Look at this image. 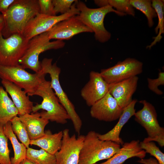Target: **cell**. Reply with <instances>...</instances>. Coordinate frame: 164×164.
Masks as SVG:
<instances>
[{
    "label": "cell",
    "mask_w": 164,
    "mask_h": 164,
    "mask_svg": "<svg viewBox=\"0 0 164 164\" xmlns=\"http://www.w3.org/2000/svg\"><path fill=\"white\" fill-rule=\"evenodd\" d=\"M8 139L4 133L3 126L0 125V164H11Z\"/></svg>",
    "instance_id": "29"
},
{
    "label": "cell",
    "mask_w": 164,
    "mask_h": 164,
    "mask_svg": "<svg viewBox=\"0 0 164 164\" xmlns=\"http://www.w3.org/2000/svg\"><path fill=\"white\" fill-rule=\"evenodd\" d=\"M15 0H0V13L3 14L8 9Z\"/></svg>",
    "instance_id": "34"
},
{
    "label": "cell",
    "mask_w": 164,
    "mask_h": 164,
    "mask_svg": "<svg viewBox=\"0 0 164 164\" xmlns=\"http://www.w3.org/2000/svg\"><path fill=\"white\" fill-rule=\"evenodd\" d=\"M123 111L116 100L108 92L91 108L90 114L93 118L106 122L119 118Z\"/></svg>",
    "instance_id": "14"
},
{
    "label": "cell",
    "mask_w": 164,
    "mask_h": 164,
    "mask_svg": "<svg viewBox=\"0 0 164 164\" xmlns=\"http://www.w3.org/2000/svg\"><path fill=\"white\" fill-rule=\"evenodd\" d=\"M1 83L6 91L10 96L18 112V115L30 114L33 107V102L24 90L8 81L2 80Z\"/></svg>",
    "instance_id": "17"
},
{
    "label": "cell",
    "mask_w": 164,
    "mask_h": 164,
    "mask_svg": "<svg viewBox=\"0 0 164 164\" xmlns=\"http://www.w3.org/2000/svg\"><path fill=\"white\" fill-rule=\"evenodd\" d=\"M108 87L100 73L92 71L89 74V81L81 91V96L87 105L91 107L106 94Z\"/></svg>",
    "instance_id": "15"
},
{
    "label": "cell",
    "mask_w": 164,
    "mask_h": 164,
    "mask_svg": "<svg viewBox=\"0 0 164 164\" xmlns=\"http://www.w3.org/2000/svg\"><path fill=\"white\" fill-rule=\"evenodd\" d=\"M19 117L25 125L31 140L38 139L44 135L45 127L49 121L41 118L39 112H32Z\"/></svg>",
    "instance_id": "20"
},
{
    "label": "cell",
    "mask_w": 164,
    "mask_h": 164,
    "mask_svg": "<svg viewBox=\"0 0 164 164\" xmlns=\"http://www.w3.org/2000/svg\"><path fill=\"white\" fill-rule=\"evenodd\" d=\"M50 40L47 32L30 39L27 48L19 60V64L25 69H30L35 73L40 72L41 69V62L39 59L40 54L47 50L62 48L65 45L63 40L50 41Z\"/></svg>",
    "instance_id": "6"
},
{
    "label": "cell",
    "mask_w": 164,
    "mask_h": 164,
    "mask_svg": "<svg viewBox=\"0 0 164 164\" xmlns=\"http://www.w3.org/2000/svg\"><path fill=\"white\" fill-rule=\"evenodd\" d=\"M137 102V99L133 100L132 101L123 109V112L119 118V120L114 127L108 132L104 134H98L99 138L103 140L110 141L120 145L123 144L124 142L120 137L122 128L125 125L135 113V106Z\"/></svg>",
    "instance_id": "19"
},
{
    "label": "cell",
    "mask_w": 164,
    "mask_h": 164,
    "mask_svg": "<svg viewBox=\"0 0 164 164\" xmlns=\"http://www.w3.org/2000/svg\"><path fill=\"white\" fill-rule=\"evenodd\" d=\"M142 63L133 58H128L114 66L102 69L100 73L108 84L117 83L137 76L142 72Z\"/></svg>",
    "instance_id": "10"
},
{
    "label": "cell",
    "mask_w": 164,
    "mask_h": 164,
    "mask_svg": "<svg viewBox=\"0 0 164 164\" xmlns=\"http://www.w3.org/2000/svg\"><path fill=\"white\" fill-rule=\"evenodd\" d=\"M92 33V30L84 24L77 15L72 16L60 22L47 32L49 38L63 40H68L80 33Z\"/></svg>",
    "instance_id": "13"
},
{
    "label": "cell",
    "mask_w": 164,
    "mask_h": 164,
    "mask_svg": "<svg viewBox=\"0 0 164 164\" xmlns=\"http://www.w3.org/2000/svg\"><path fill=\"white\" fill-rule=\"evenodd\" d=\"M26 158L36 164H56L55 155L42 149L38 150L27 148Z\"/></svg>",
    "instance_id": "25"
},
{
    "label": "cell",
    "mask_w": 164,
    "mask_h": 164,
    "mask_svg": "<svg viewBox=\"0 0 164 164\" xmlns=\"http://www.w3.org/2000/svg\"><path fill=\"white\" fill-rule=\"evenodd\" d=\"M52 58H44L41 62V71L45 74H49L51 78V88L62 105L66 110L70 119L72 121L75 132L79 135L82 123L77 113L74 105L69 100L62 88L59 81L60 68L56 63H52Z\"/></svg>",
    "instance_id": "5"
},
{
    "label": "cell",
    "mask_w": 164,
    "mask_h": 164,
    "mask_svg": "<svg viewBox=\"0 0 164 164\" xmlns=\"http://www.w3.org/2000/svg\"><path fill=\"white\" fill-rule=\"evenodd\" d=\"M152 5L158 17V24L155 29V31L157 35L153 38L154 40L151 44L147 46L146 48L149 49L159 42L162 38V34L164 33V3L161 0H152L151 1Z\"/></svg>",
    "instance_id": "24"
},
{
    "label": "cell",
    "mask_w": 164,
    "mask_h": 164,
    "mask_svg": "<svg viewBox=\"0 0 164 164\" xmlns=\"http://www.w3.org/2000/svg\"><path fill=\"white\" fill-rule=\"evenodd\" d=\"M5 22L2 14L0 13V32H1L4 26Z\"/></svg>",
    "instance_id": "36"
},
{
    "label": "cell",
    "mask_w": 164,
    "mask_h": 164,
    "mask_svg": "<svg viewBox=\"0 0 164 164\" xmlns=\"http://www.w3.org/2000/svg\"><path fill=\"white\" fill-rule=\"evenodd\" d=\"M138 162L143 164H160L156 159L152 158L148 159H142Z\"/></svg>",
    "instance_id": "35"
},
{
    "label": "cell",
    "mask_w": 164,
    "mask_h": 164,
    "mask_svg": "<svg viewBox=\"0 0 164 164\" xmlns=\"http://www.w3.org/2000/svg\"><path fill=\"white\" fill-rule=\"evenodd\" d=\"M94 164H97V163H95Z\"/></svg>",
    "instance_id": "38"
},
{
    "label": "cell",
    "mask_w": 164,
    "mask_h": 164,
    "mask_svg": "<svg viewBox=\"0 0 164 164\" xmlns=\"http://www.w3.org/2000/svg\"><path fill=\"white\" fill-rule=\"evenodd\" d=\"M139 140H132L124 143L122 147L113 156L100 164H122L127 159L133 157L144 158L146 153L140 146Z\"/></svg>",
    "instance_id": "18"
},
{
    "label": "cell",
    "mask_w": 164,
    "mask_h": 164,
    "mask_svg": "<svg viewBox=\"0 0 164 164\" xmlns=\"http://www.w3.org/2000/svg\"><path fill=\"white\" fill-rule=\"evenodd\" d=\"M46 74L41 71L30 73L20 64L7 66L0 65V78L10 82L24 89L29 96H32Z\"/></svg>",
    "instance_id": "7"
},
{
    "label": "cell",
    "mask_w": 164,
    "mask_h": 164,
    "mask_svg": "<svg viewBox=\"0 0 164 164\" xmlns=\"http://www.w3.org/2000/svg\"><path fill=\"white\" fill-rule=\"evenodd\" d=\"M12 130L19 140L27 148L30 145L31 140L26 128L19 116L13 118L10 121Z\"/></svg>",
    "instance_id": "28"
},
{
    "label": "cell",
    "mask_w": 164,
    "mask_h": 164,
    "mask_svg": "<svg viewBox=\"0 0 164 164\" xmlns=\"http://www.w3.org/2000/svg\"><path fill=\"white\" fill-rule=\"evenodd\" d=\"M139 102L143 104V108L135 112L134 116L135 121L145 129L147 133L148 137L144 140L155 141L160 146H164V128L159 125L155 107L145 100Z\"/></svg>",
    "instance_id": "8"
},
{
    "label": "cell",
    "mask_w": 164,
    "mask_h": 164,
    "mask_svg": "<svg viewBox=\"0 0 164 164\" xmlns=\"http://www.w3.org/2000/svg\"><path fill=\"white\" fill-rule=\"evenodd\" d=\"M98 134L91 131L85 135L78 164H94L99 161L108 159L120 148V145L115 142L101 140Z\"/></svg>",
    "instance_id": "4"
},
{
    "label": "cell",
    "mask_w": 164,
    "mask_h": 164,
    "mask_svg": "<svg viewBox=\"0 0 164 164\" xmlns=\"http://www.w3.org/2000/svg\"><path fill=\"white\" fill-rule=\"evenodd\" d=\"M75 1L70 10L64 14L58 16H49L40 13L38 14L28 23L23 35L29 40L35 36L47 32L58 22L79 15L80 12L76 7Z\"/></svg>",
    "instance_id": "11"
},
{
    "label": "cell",
    "mask_w": 164,
    "mask_h": 164,
    "mask_svg": "<svg viewBox=\"0 0 164 164\" xmlns=\"http://www.w3.org/2000/svg\"><path fill=\"white\" fill-rule=\"evenodd\" d=\"M20 164H36L32 162L27 158H26Z\"/></svg>",
    "instance_id": "37"
},
{
    "label": "cell",
    "mask_w": 164,
    "mask_h": 164,
    "mask_svg": "<svg viewBox=\"0 0 164 164\" xmlns=\"http://www.w3.org/2000/svg\"><path fill=\"white\" fill-rule=\"evenodd\" d=\"M3 129L4 134L11 142L14 150V156L10 158L11 164H20L26 158L27 148L18 141L12 130L10 121L3 126Z\"/></svg>",
    "instance_id": "23"
},
{
    "label": "cell",
    "mask_w": 164,
    "mask_h": 164,
    "mask_svg": "<svg viewBox=\"0 0 164 164\" xmlns=\"http://www.w3.org/2000/svg\"><path fill=\"white\" fill-rule=\"evenodd\" d=\"M61 146L55 154L56 164H78L85 135L70 136L67 128L63 131Z\"/></svg>",
    "instance_id": "12"
},
{
    "label": "cell",
    "mask_w": 164,
    "mask_h": 164,
    "mask_svg": "<svg viewBox=\"0 0 164 164\" xmlns=\"http://www.w3.org/2000/svg\"><path fill=\"white\" fill-rule=\"evenodd\" d=\"M29 40L23 35L15 34L7 38L0 32V65L12 66L19 61L27 48Z\"/></svg>",
    "instance_id": "9"
},
{
    "label": "cell",
    "mask_w": 164,
    "mask_h": 164,
    "mask_svg": "<svg viewBox=\"0 0 164 164\" xmlns=\"http://www.w3.org/2000/svg\"><path fill=\"white\" fill-rule=\"evenodd\" d=\"M76 0H52L55 14L60 15L68 12Z\"/></svg>",
    "instance_id": "31"
},
{
    "label": "cell",
    "mask_w": 164,
    "mask_h": 164,
    "mask_svg": "<svg viewBox=\"0 0 164 164\" xmlns=\"http://www.w3.org/2000/svg\"><path fill=\"white\" fill-rule=\"evenodd\" d=\"M138 80V77L136 76L109 84L108 92L122 109L132 101V96L137 89Z\"/></svg>",
    "instance_id": "16"
},
{
    "label": "cell",
    "mask_w": 164,
    "mask_h": 164,
    "mask_svg": "<svg viewBox=\"0 0 164 164\" xmlns=\"http://www.w3.org/2000/svg\"><path fill=\"white\" fill-rule=\"evenodd\" d=\"M141 148L146 153L154 157L160 164H164V154L152 141L144 140L139 143Z\"/></svg>",
    "instance_id": "30"
},
{
    "label": "cell",
    "mask_w": 164,
    "mask_h": 164,
    "mask_svg": "<svg viewBox=\"0 0 164 164\" xmlns=\"http://www.w3.org/2000/svg\"><path fill=\"white\" fill-rule=\"evenodd\" d=\"M39 13L49 16L56 15L52 0H38Z\"/></svg>",
    "instance_id": "33"
},
{
    "label": "cell",
    "mask_w": 164,
    "mask_h": 164,
    "mask_svg": "<svg viewBox=\"0 0 164 164\" xmlns=\"http://www.w3.org/2000/svg\"><path fill=\"white\" fill-rule=\"evenodd\" d=\"M75 2L76 7L80 12L77 15L79 19L94 33L96 40L101 43L108 41L111 36V33L104 27V20L106 15L111 12L120 16L127 15L108 5L93 9L88 8L82 1L76 0Z\"/></svg>",
    "instance_id": "3"
},
{
    "label": "cell",
    "mask_w": 164,
    "mask_h": 164,
    "mask_svg": "<svg viewBox=\"0 0 164 164\" xmlns=\"http://www.w3.org/2000/svg\"><path fill=\"white\" fill-rule=\"evenodd\" d=\"M148 85L149 88L151 91L158 95H162L163 92L158 88L159 85H164V72L159 71L158 77L155 79L148 78Z\"/></svg>",
    "instance_id": "32"
},
{
    "label": "cell",
    "mask_w": 164,
    "mask_h": 164,
    "mask_svg": "<svg viewBox=\"0 0 164 164\" xmlns=\"http://www.w3.org/2000/svg\"><path fill=\"white\" fill-rule=\"evenodd\" d=\"M39 13L38 0H15L2 14L4 20L1 32L4 38L15 34L23 35L29 22Z\"/></svg>",
    "instance_id": "1"
},
{
    "label": "cell",
    "mask_w": 164,
    "mask_h": 164,
    "mask_svg": "<svg viewBox=\"0 0 164 164\" xmlns=\"http://www.w3.org/2000/svg\"><path fill=\"white\" fill-rule=\"evenodd\" d=\"M34 95L41 97L43 100L41 104L33 106L32 113L43 109L44 111L39 112L41 118L62 124H66L67 120L70 119L66 110L51 88L50 81L46 80L45 77L40 83Z\"/></svg>",
    "instance_id": "2"
},
{
    "label": "cell",
    "mask_w": 164,
    "mask_h": 164,
    "mask_svg": "<svg viewBox=\"0 0 164 164\" xmlns=\"http://www.w3.org/2000/svg\"><path fill=\"white\" fill-rule=\"evenodd\" d=\"M63 135V131L53 134L50 130H46L43 136L38 139L31 140L30 145L38 146L49 153L55 155L60 149Z\"/></svg>",
    "instance_id": "21"
},
{
    "label": "cell",
    "mask_w": 164,
    "mask_h": 164,
    "mask_svg": "<svg viewBox=\"0 0 164 164\" xmlns=\"http://www.w3.org/2000/svg\"><path fill=\"white\" fill-rule=\"evenodd\" d=\"M130 3L134 8L140 11L146 17L149 26L152 27L154 24L153 19L157 15L150 0H130Z\"/></svg>",
    "instance_id": "27"
},
{
    "label": "cell",
    "mask_w": 164,
    "mask_h": 164,
    "mask_svg": "<svg viewBox=\"0 0 164 164\" xmlns=\"http://www.w3.org/2000/svg\"><path fill=\"white\" fill-rule=\"evenodd\" d=\"M18 112L3 87L0 86V125L3 126L15 116Z\"/></svg>",
    "instance_id": "22"
},
{
    "label": "cell",
    "mask_w": 164,
    "mask_h": 164,
    "mask_svg": "<svg viewBox=\"0 0 164 164\" xmlns=\"http://www.w3.org/2000/svg\"><path fill=\"white\" fill-rule=\"evenodd\" d=\"M95 4L100 7L109 5L116 9L117 11L134 16V8L130 3V0H95Z\"/></svg>",
    "instance_id": "26"
}]
</instances>
